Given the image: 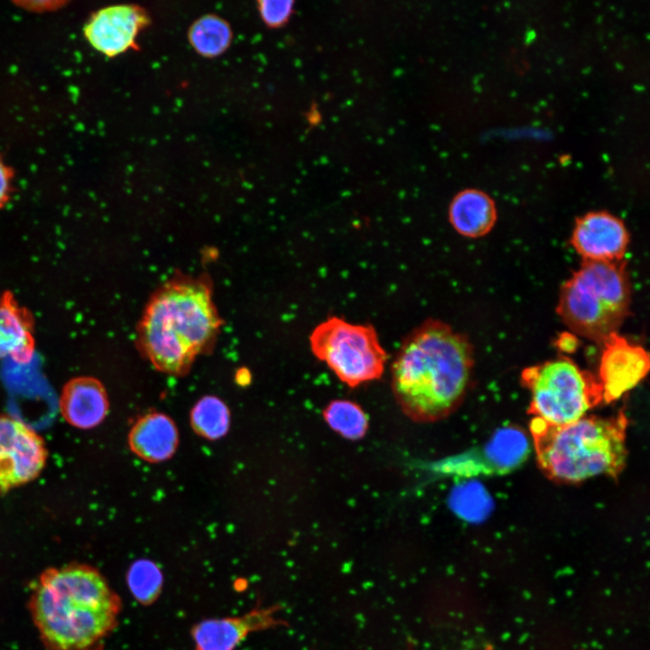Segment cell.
Wrapping results in <instances>:
<instances>
[{
    "mask_svg": "<svg viewBox=\"0 0 650 650\" xmlns=\"http://www.w3.org/2000/svg\"><path fill=\"white\" fill-rule=\"evenodd\" d=\"M473 364V347L467 336L429 319L406 336L394 359V396L413 422L445 419L460 405Z\"/></svg>",
    "mask_w": 650,
    "mask_h": 650,
    "instance_id": "1",
    "label": "cell"
},
{
    "mask_svg": "<svg viewBox=\"0 0 650 650\" xmlns=\"http://www.w3.org/2000/svg\"><path fill=\"white\" fill-rule=\"evenodd\" d=\"M222 324L209 275L178 273L147 301L136 326V348L157 370L185 376L198 356L212 351Z\"/></svg>",
    "mask_w": 650,
    "mask_h": 650,
    "instance_id": "2",
    "label": "cell"
},
{
    "mask_svg": "<svg viewBox=\"0 0 650 650\" xmlns=\"http://www.w3.org/2000/svg\"><path fill=\"white\" fill-rule=\"evenodd\" d=\"M30 609L49 649L102 650L116 627L120 600L98 571L72 563L42 574Z\"/></svg>",
    "mask_w": 650,
    "mask_h": 650,
    "instance_id": "3",
    "label": "cell"
},
{
    "mask_svg": "<svg viewBox=\"0 0 650 650\" xmlns=\"http://www.w3.org/2000/svg\"><path fill=\"white\" fill-rule=\"evenodd\" d=\"M627 423L622 411L610 417L583 416L566 424L534 417L530 431L538 465L546 477L562 483L599 475L616 478L626 466Z\"/></svg>",
    "mask_w": 650,
    "mask_h": 650,
    "instance_id": "4",
    "label": "cell"
},
{
    "mask_svg": "<svg viewBox=\"0 0 650 650\" xmlns=\"http://www.w3.org/2000/svg\"><path fill=\"white\" fill-rule=\"evenodd\" d=\"M626 263L583 261L562 284L556 311L576 335L599 343L618 333L628 315Z\"/></svg>",
    "mask_w": 650,
    "mask_h": 650,
    "instance_id": "5",
    "label": "cell"
},
{
    "mask_svg": "<svg viewBox=\"0 0 650 650\" xmlns=\"http://www.w3.org/2000/svg\"><path fill=\"white\" fill-rule=\"evenodd\" d=\"M521 382L531 394L528 413L552 424L575 422L603 401L599 379L564 357L526 367Z\"/></svg>",
    "mask_w": 650,
    "mask_h": 650,
    "instance_id": "6",
    "label": "cell"
},
{
    "mask_svg": "<svg viewBox=\"0 0 650 650\" xmlns=\"http://www.w3.org/2000/svg\"><path fill=\"white\" fill-rule=\"evenodd\" d=\"M312 354L350 387L376 380L384 373L387 354L370 324H354L331 316L310 335Z\"/></svg>",
    "mask_w": 650,
    "mask_h": 650,
    "instance_id": "7",
    "label": "cell"
},
{
    "mask_svg": "<svg viewBox=\"0 0 650 650\" xmlns=\"http://www.w3.org/2000/svg\"><path fill=\"white\" fill-rule=\"evenodd\" d=\"M47 450L42 438L23 422L0 415V494L34 479Z\"/></svg>",
    "mask_w": 650,
    "mask_h": 650,
    "instance_id": "8",
    "label": "cell"
},
{
    "mask_svg": "<svg viewBox=\"0 0 650 650\" xmlns=\"http://www.w3.org/2000/svg\"><path fill=\"white\" fill-rule=\"evenodd\" d=\"M151 23L148 12L134 4H119L98 9L91 14L83 33L93 49L113 58L136 50L137 37Z\"/></svg>",
    "mask_w": 650,
    "mask_h": 650,
    "instance_id": "9",
    "label": "cell"
},
{
    "mask_svg": "<svg viewBox=\"0 0 650 650\" xmlns=\"http://www.w3.org/2000/svg\"><path fill=\"white\" fill-rule=\"evenodd\" d=\"M571 243L583 261L623 260L629 243L624 222L607 211H591L577 218Z\"/></svg>",
    "mask_w": 650,
    "mask_h": 650,
    "instance_id": "10",
    "label": "cell"
},
{
    "mask_svg": "<svg viewBox=\"0 0 650 650\" xmlns=\"http://www.w3.org/2000/svg\"><path fill=\"white\" fill-rule=\"evenodd\" d=\"M599 381L603 401L610 403L635 387L647 375L649 355L641 346L614 333L603 343Z\"/></svg>",
    "mask_w": 650,
    "mask_h": 650,
    "instance_id": "11",
    "label": "cell"
},
{
    "mask_svg": "<svg viewBox=\"0 0 650 650\" xmlns=\"http://www.w3.org/2000/svg\"><path fill=\"white\" fill-rule=\"evenodd\" d=\"M274 608L254 609L241 617L203 620L193 628L196 650H235L251 632L279 624Z\"/></svg>",
    "mask_w": 650,
    "mask_h": 650,
    "instance_id": "12",
    "label": "cell"
},
{
    "mask_svg": "<svg viewBox=\"0 0 650 650\" xmlns=\"http://www.w3.org/2000/svg\"><path fill=\"white\" fill-rule=\"evenodd\" d=\"M109 408L107 394L103 384L92 376H78L63 387L60 410L64 420L79 429L98 425Z\"/></svg>",
    "mask_w": 650,
    "mask_h": 650,
    "instance_id": "13",
    "label": "cell"
},
{
    "mask_svg": "<svg viewBox=\"0 0 650 650\" xmlns=\"http://www.w3.org/2000/svg\"><path fill=\"white\" fill-rule=\"evenodd\" d=\"M130 450L148 462H162L170 459L179 444V432L167 414L153 412L140 417L128 434Z\"/></svg>",
    "mask_w": 650,
    "mask_h": 650,
    "instance_id": "14",
    "label": "cell"
},
{
    "mask_svg": "<svg viewBox=\"0 0 650 650\" xmlns=\"http://www.w3.org/2000/svg\"><path fill=\"white\" fill-rule=\"evenodd\" d=\"M33 319L11 292L0 297V359L9 358L27 364L33 357Z\"/></svg>",
    "mask_w": 650,
    "mask_h": 650,
    "instance_id": "15",
    "label": "cell"
},
{
    "mask_svg": "<svg viewBox=\"0 0 650 650\" xmlns=\"http://www.w3.org/2000/svg\"><path fill=\"white\" fill-rule=\"evenodd\" d=\"M495 201L486 192L465 189L457 193L449 206V221L461 236L477 238L490 232L497 221Z\"/></svg>",
    "mask_w": 650,
    "mask_h": 650,
    "instance_id": "16",
    "label": "cell"
},
{
    "mask_svg": "<svg viewBox=\"0 0 650 650\" xmlns=\"http://www.w3.org/2000/svg\"><path fill=\"white\" fill-rule=\"evenodd\" d=\"M233 32L229 23L215 14L200 16L188 30V41L192 49L203 58L222 55L231 45Z\"/></svg>",
    "mask_w": 650,
    "mask_h": 650,
    "instance_id": "17",
    "label": "cell"
},
{
    "mask_svg": "<svg viewBox=\"0 0 650 650\" xmlns=\"http://www.w3.org/2000/svg\"><path fill=\"white\" fill-rule=\"evenodd\" d=\"M190 424L200 437L215 441L223 437L230 425V412L218 397L207 395L200 398L190 411Z\"/></svg>",
    "mask_w": 650,
    "mask_h": 650,
    "instance_id": "18",
    "label": "cell"
},
{
    "mask_svg": "<svg viewBox=\"0 0 650 650\" xmlns=\"http://www.w3.org/2000/svg\"><path fill=\"white\" fill-rule=\"evenodd\" d=\"M328 425L337 433L351 441L363 438L368 429V418L357 403L333 400L323 411Z\"/></svg>",
    "mask_w": 650,
    "mask_h": 650,
    "instance_id": "19",
    "label": "cell"
},
{
    "mask_svg": "<svg viewBox=\"0 0 650 650\" xmlns=\"http://www.w3.org/2000/svg\"><path fill=\"white\" fill-rule=\"evenodd\" d=\"M127 583L135 599L142 604L153 603L162 586V574L159 567L149 560L135 562L127 572Z\"/></svg>",
    "mask_w": 650,
    "mask_h": 650,
    "instance_id": "20",
    "label": "cell"
},
{
    "mask_svg": "<svg viewBox=\"0 0 650 650\" xmlns=\"http://www.w3.org/2000/svg\"><path fill=\"white\" fill-rule=\"evenodd\" d=\"M257 10L263 23L269 28H279L284 25L293 12V1L259 0Z\"/></svg>",
    "mask_w": 650,
    "mask_h": 650,
    "instance_id": "21",
    "label": "cell"
},
{
    "mask_svg": "<svg viewBox=\"0 0 650 650\" xmlns=\"http://www.w3.org/2000/svg\"><path fill=\"white\" fill-rule=\"evenodd\" d=\"M14 172L0 157V209L10 200Z\"/></svg>",
    "mask_w": 650,
    "mask_h": 650,
    "instance_id": "22",
    "label": "cell"
}]
</instances>
